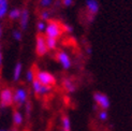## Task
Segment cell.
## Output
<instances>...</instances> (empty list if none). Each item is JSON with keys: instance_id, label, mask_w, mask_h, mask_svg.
Masks as SVG:
<instances>
[{"instance_id": "4", "label": "cell", "mask_w": 132, "mask_h": 131, "mask_svg": "<svg viewBox=\"0 0 132 131\" xmlns=\"http://www.w3.org/2000/svg\"><path fill=\"white\" fill-rule=\"evenodd\" d=\"M94 100L96 102V104L98 107H100L102 110L108 111L111 107V101H110V98L103 94L100 93V91H97V93L94 94Z\"/></svg>"}, {"instance_id": "18", "label": "cell", "mask_w": 132, "mask_h": 131, "mask_svg": "<svg viewBox=\"0 0 132 131\" xmlns=\"http://www.w3.org/2000/svg\"><path fill=\"white\" fill-rule=\"evenodd\" d=\"M26 80H27V82H29V83H32L36 80V73H35L34 70L30 69L26 72Z\"/></svg>"}, {"instance_id": "12", "label": "cell", "mask_w": 132, "mask_h": 131, "mask_svg": "<svg viewBox=\"0 0 132 131\" xmlns=\"http://www.w3.org/2000/svg\"><path fill=\"white\" fill-rule=\"evenodd\" d=\"M22 72H23V64L21 62H17L14 67V70H13V80L15 82L18 81L22 76Z\"/></svg>"}, {"instance_id": "22", "label": "cell", "mask_w": 132, "mask_h": 131, "mask_svg": "<svg viewBox=\"0 0 132 131\" xmlns=\"http://www.w3.org/2000/svg\"><path fill=\"white\" fill-rule=\"evenodd\" d=\"M22 32L21 31H18V30H15V31H13V38L15 39L16 41H21L22 40Z\"/></svg>"}, {"instance_id": "28", "label": "cell", "mask_w": 132, "mask_h": 131, "mask_svg": "<svg viewBox=\"0 0 132 131\" xmlns=\"http://www.w3.org/2000/svg\"><path fill=\"white\" fill-rule=\"evenodd\" d=\"M0 131H11V130H8V129H0Z\"/></svg>"}, {"instance_id": "20", "label": "cell", "mask_w": 132, "mask_h": 131, "mask_svg": "<svg viewBox=\"0 0 132 131\" xmlns=\"http://www.w3.org/2000/svg\"><path fill=\"white\" fill-rule=\"evenodd\" d=\"M37 29H38L39 32L45 31V29H46V24H45V22H43V21L38 22V24H37Z\"/></svg>"}, {"instance_id": "6", "label": "cell", "mask_w": 132, "mask_h": 131, "mask_svg": "<svg viewBox=\"0 0 132 131\" xmlns=\"http://www.w3.org/2000/svg\"><path fill=\"white\" fill-rule=\"evenodd\" d=\"M47 45H46V38L42 35L37 36L36 40V51L39 56H43L47 53Z\"/></svg>"}, {"instance_id": "17", "label": "cell", "mask_w": 132, "mask_h": 131, "mask_svg": "<svg viewBox=\"0 0 132 131\" xmlns=\"http://www.w3.org/2000/svg\"><path fill=\"white\" fill-rule=\"evenodd\" d=\"M21 14H22V11L18 10V9H13L9 12V17L11 19H17L21 17Z\"/></svg>"}, {"instance_id": "5", "label": "cell", "mask_w": 132, "mask_h": 131, "mask_svg": "<svg viewBox=\"0 0 132 131\" xmlns=\"http://www.w3.org/2000/svg\"><path fill=\"white\" fill-rule=\"evenodd\" d=\"M14 103L18 107L25 105L28 102V93L25 88H17L14 91V97H13Z\"/></svg>"}, {"instance_id": "21", "label": "cell", "mask_w": 132, "mask_h": 131, "mask_svg": "<svg viewBox=\"0 0 132 131\" xmlns=\"http://www.w3.org/2000/svg\"><path fill=\"white\" fill-rule=\"evenodd\" d=\"M25 113L27 115V117L30 116V114H31V103L30 102H27L25 104Z\"/></svg>"}, {"instance_id": "25", "label": "cell", "mask_w": 132, "mask_h": 131, "mask_svg": "<svg viewBox=\"0 0 132 131\" xmlns=\"http://www.w3.org/2000/svg\"><path fill=\"white\" fill-rule=\"evenodd\" d=\"M62 3L64 6H70L72 3H73V0H62Z\"/></svg>"}, {"instance_id": "11", "label": "cell", "mask_w": 132, "mask_h": 131, "mask_svg": "<svg viewBox=\"0 0 132 131\" xmlns=\"http://www.w3.org/2000/svg\"><path fill=\"white\" fill-rule=\"evenodd\" d=\"M12 120H13V124H14L15 126L23 125V122H24V115H23V113L19 112V111H15V112L13 113Z\"/></svg>"}, {"instance_id": "24", "label": "cell", "mask_w": 132, "mask_h": 131, "mask_svg": "<svg viewBox=\"0 0 132 131\" xmlns=\"http://www.w3.org/2000/svg\"><path fill=\"white\" fill-rule=\"evenodd\" d=\"M41 18H42L43 22H44V21H47V19L50 18V13H48L47 11H43V12L41 13Z\"/></svg>"}, {"instance_id": "10", "label": "cell", "mask_w": 132, "mask_h": 131, "mask_svg": "<svg viewBox=\"0 0 132 131\" xmlns=\"http://www.w3.org/2000/svg\"><path fill=\"white\" fill-rule=\"evenodd\" d=\"M62 86L68 93H71V94L74 93V91L76 90L75 84L72 82V80H70V78H64V80L62 81Z\"/></svg>"}, {"instance_id": "1", "label": "cell", "mask_w": 132, "mask_h": 131, "mask_svg": "<svg viewBox=\"0 0 132 131\" xmlns=\"http://www.w3.org/2000/svg\"><path fill=\"white\" fill-rule=\"evenodd\" d=\"M13 97H14V91L11 88H3L0 91V107L3 109L11 107L14 103Z\"/></svg>"}, {"instance_id": "3", "label": "cell", "mask_w": 132, "mask_h": 131, "mask_svg": "<svg viewBox=\"0 0 132 131\" xmlns=\"http://www.w3.org/2000/svg\"><path fill=\"white\" fill-rule=\"evenodd\" d=\"M36 78L44 86H51L53 87V85L56 83V78L52 73L47 71H37L36 73Z\"/></svg>"}, {"instance_id": "23", "label": "cell", "mask_w": 132, "mask_h": 131, "mask_svg": "<svg viewBox=\"0 0 132 131\" xmlns=\"http://www.w3.org/2000/svg\"><path fill=\"white\" fill-rule=\"evenodd\" d=\"M62 28H63L65 31H67V32H69V34H72V32H73V27H72V26H70L69 24H63Z\"/></svg>"}, {"instance_id": "14", "label": "cell", "mask_w": 132, "mask_h": 131, "mask_svg": "<svg viewBox=\"0 0 132 131\" xmlns=\"http://www.w3.org/2000/svg\"><path fill=\"white\" fill-rule=\"evenodd\" d=\"M61 127L62 131H71V120L68 115H64L61 118Z\"/></svg>"}, {"instance_id": "13", "label": "cell", "mask_w": 132, "mask_h": 131, "mask_svg": "<svg viewBox=\"0 0 132 131\" xmlns=\"http://www.w3.org/2000/svg\"><path fill=\"white\" fill-rule=\"evenodd\" d=\"M9 9V3L8 0H0V18H3Z\"/></svg>"}, {"instance_id": "16", "label": "cell", "mask_w": 132, "mask_h": 131, "mask_svg": "<svg viewBox=\"0 0 132 131\" xmlns=\"http://www.w3.org/2000/svg\"><path fill=\"white\" fill-rule=\"evenodd\" d=\"M46 45H47L48 50H54L57 46V39L53 38H46Z\"/></svg>"}, {"instance_id": "9", "label": "cell", "mask_w": 132, "mask_h": 131, "mask_svg": "<svg viewBox=\"0 0 132 131\" xmlns=\"http://www.w3.org/2000/svg\"><path fill=\"white\" fill-rule=\"evenodd\" d=\"M28 22H29V12L28 10H23L21 17H19V24H21V27L23 29H26L28 26Z\"/></svg>"}, {"instance_id": "2", "label": "cell", "mask_w": 132, "mask_h": 131, "mask_svg": "<svg viewBox=\"0 0 132 131\" xmlns=\"http://www.w3.org/2000/svg\"><path fill=\"white\" fill-rule=\"evenodd\" d=\"M62 28L59 25V23L55 21H51L46 24V29H45V35L46 38H53V39H57L59 36L61 35Z\"/></svg>"}, {"instance_id": "19", "label": "cell", "mask_w": 132, "mask_h": 131, "mask_svg": "<svg viewBox=\"0 0 132 131\" xmlns=\"http://www.w3.org/2000/svg\"><path fill=\"white\" fill-rule=\"evenodd\" d=\"M98 118L100 119L101 121H106L109 119V113H108V111L101 110L100 112L98 113Z\"/></svg>"}, {"instance_id": "26", "label": "cell", "mask_w": 132, "mask_h": 131, "mask_svg": "<svg viewBox=\"0 0 132 131\" xmlns=\"http://www.w3.org/2000/svg\"><path fill=\"white\" fill-rule=\"evenodd\" d=\"M1 63H2V55H1V52H0V68H1Z\"/></svg>"}, {"instance_id": "7", "label": "cell", "mask_w": 132, "mask_h": 131, "mask_svg": "<svg viewBox=\"0 0 132 131\" xmlns=\"http://www.w3.org/2000/svg\"><path fill=\"white\" fill-rule=\"evenodd\" d=\"M57 60L59 61V63L61 64V67L64 70L70 69L71 66H72L70 57H69V55L67 53H65V52H62V51L58 52V53H57Z\"/></svg>"}, {"instance_id": "15", "label": "cell", "mask_w": 132, "mask_h": 131, "mask_svg": "<svg viewBox=\"0 0 132 131\" xmlns=\"http://www.w3.org/2000/svg\"><path fill=\"white\" fill-rule=\"evenodd\" d=\"M31 85H32V90H34V93L36 94V95H40V91H41V87H42V84L39 82L37 78L31 83Z\"/></svg>"}, {"instance_id": "8", "label": "cell", "mask_w": 132, "mask_h": 131, "mask_svg": "<svg viewBox=\"0 0 132 131\" xmlns=\"http://www.w3.org/2000/svg\"><path fill=\"white\" fill-rule=\"evenodd\" d=\"M86 8L91 16H94L99 12V3L97 0H86Z\"/></svg>"}, {"instance_id": "27", "label": "cell", "mask_w": 132, "mask_h": 131, "mask_svg": "<svg viewBox=\"0 0 132 131\" xmlns=\"http://www.w3.org/2000/svg\"><path fill=\"white\" fill-rule=\"evenodd\" d=\"M2 35V28H1V25H0V37Z\"/></svg>"}]
</instances>
